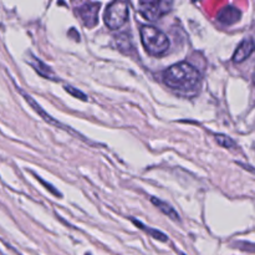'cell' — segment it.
I'll return each mask as SVG.
<instances>
[{"label": "cell", "instance_id": "5", "mask_svg": "<svg viewBox=\"0 0 255 255\" xmlns=\"http://www.w3.org/2000/svg\"><path fill=\"white\" fill-rule=\"evenodd\" d=\"M99 10L100 2H85L77 7L76 12L85 26L92 29L99 22Z\"/></svg>", "mask_w": 255, "mask_h": 255}, {"label": "cell", "instance_id": "12", "mask_svg": "<svg viewBox=\"0 0 255 255\" xmlns=\"http://www.w3.org/2000/svg\"><path fill=\"white\" fill-rule=\"evenodd\" d=\"M216 142L221 147H224V148H234L237 146L236 142L233 141V138H231L227 134H217L216 136Z\"/></svg>", "mask_w": 255, "mask_h": 255}, {"label": "cell", "instance_id": "14", "mask_svg": "<svg viewBox=\"0 0 255 255\" xmlns=\"http://www.w3.org/2000/svg\"><path fill=\"white\" fill-rule=\"evenodd\" d=\"M31 173H32V176H34L35 178L37 179V182H40V183H41L42 186H44L45 188H46L47 191L50 192V193H51V194H54V196H55V197H57V198H59V197H61V196H62V194L60 193V192L57 191V189L55 188V187L52 186V184H50V183H47V182H45L44 179L41 178V177H40V176H37V174H36V173H34V172H31Z\"/></svg>", "mask_w": 255, "mask_h": 255}, {"label": "cell", "instance_id": "13", "mask_svg": "<svg viewBox=\"0 0 255 255\" xmlns=\"http://www.w3.org/2000/svg\"><path fill=\"white\" fill-rule=\"evenodd\" d=\"M64 89L67 94L71 95V96L75 97V99H79V100H81V101H87L86 94H85V92H82L81 90L76 89V87L71 86V85H65Z\"/></svg>", "mask_w": 255, "mask_h": 255}, {"label": "cell", "instance_id": "18", "mask_svg": "<svg viewBox=\"0 0 255 255\" xmlns=\"http://www.w3.org/2000/svg\"><path fill=\"white\" fill-rule=\"evenodd\" d=\"M181 255H186V254H183V253H182V254H181Z\"/></svg>", "mask_w": 255, "mask_h": 255}, {"label": "cell", "instance_id": "6", "mask_svg": "<svg viewBox=\"0 0 255 255\" xmlns=\"http://www.w3.org/2000/svg\"><path fill=\"white\" fill-rule=\"evenodd\" d=\"M26 62L35 70V71H36V74H39L40 76L44 77V79L52 80V81H57V80H59L56 75H55V72L52 71L51 67H50L49 65L45 64L44 61H41L40 59H37L35 55L29 54Z\"/></svg>", "mask_w": 255, "mask_h": 255}, {"label": "cell", "instance_id": "19", "mask_svg": "<svg viewBox=\"0 0 255 255\" xmlns=\"http://www.w3.org/2000/svg\"><path fill=\"white\" fill-rule=\"evenodd\" d=\"M193 1H197V0H193Z\"/></svg>", "mask_w": 255, "mask_h": 255}, {"label": "cell", "instance_id": "11", "mask_svg": "<svg viewBox=\"0 0 255 255\" xmlns=\"http://www.w3.org/2000/svg\"><path fill=\"white\" fill-rule=\"evenodd\" d=\"M132 223L134 224L136 227H138L141 231L146 232L147 234H149V236L152 237L153 239H156V241H159V242H163V243H166V242H168V237L166 236V234L163 233V232L158 231V229H154V228H151V227H147L144 226L143 223H141L139 221H136V219L131 218Z\"/></svg>", "mask_w": 255, "mask_h": 255}, {"label": "cell", "instance_id": "1", "mask_svg": "<svg viewBox=\"0 0 255 255\" xmlns=\"http://www.w3.org/2000/svg\"><path fill=\"white\" fill-rule=\"evenodd\" d=\"M201 72L189 62L174 64L163 72V82L166 86L182 96L196 95L201 86Z\"/></svg>", "mask_w": 255, "mask_h": 255}, {"label": "cell", "instance_id": "9", "mask_svg": "<svg viewBox=\"0 0 255 255\" xmlns=\"http://www.w3.org/2000/svg\"><path fill=\"white\" fill-rule=\"evenodd\" d=\"M242 12L234 6H226L218 14V21L223 25H233L239 21Z\"/></svg>", "mask_w": 255, "mask_h": 255}, {"label": "cell", "instance_id": "17", "mask_svg": "<svg viewBox=\"0 0 255 255\" xmlns=\"http://www.w3.org/2000/svg\"><path fill=\"white\" fill-rule=\"evenodd\" d=\"M85 255H92V254H91V253H86Z\"/></svg>", "mask_w": 255, "mask_h": 255}, {"label": "cell", "instance_id": "16", "mask_svg": "<svg viewBox=\"0 0 255 255\" xmlns=\"http://www.w3.org/2000/svg\"><path fill=\"white\" fill-rule=\"evenodd\" d=\"M253 81H254V85H255V71H254V76H253Z\"/></svg>", "mask_w": 255, "mask_h": 255}, {"label": "cell", "instance_id": "4", "mask_svg": "<svg viewBox=\"0 0 255 255\" xmlns=\"http://www.w3.org/2000/svg\"><path fill=\"white\" fill-rule=\"evenodd\" d=\"M173 6V0H141L139 11L146 19L151 21L161 19L168 14Z\"/></svg>", "mask_w": 255, "mask_h": 255}, {"label": "cell", "instance_id": "2", "mask_svg": "<svg viewBox=\"0 0 255 255\" xmlns=\"http://www.w3.org/2000/svg\"><path fill=\"white\" fill-rule=\"evenodd\" d=\"M141 42L144 51L154 57L166 55L169 49V39L163 31L151 25L141 26Z\"/></svg>", "mask_w": 255, "mask_h": 255}, {"label": "cell", "instance_id": "15", "mask_svg": "<svg viewBox=\"0 0 255 255\" xmlns=\"http://www.w3.org/2000/svg\"><path fill=\"white\" fill-rule=\"evenodd\" d=\"M236 247H238V248L242 249V251L255 252V246H254V244L247 243V242H238V243L236 244Z\"/></svg>", "mask_w": 255, "mask_h": 255}, {"label": "cell", "instance_id": "10", "mask_svg": "<svg viewBox=\"0 0 255 255\" xmlns=\"http://www.w3.org/2000/svg\"><path fill=\"white\" fill-rule=\"evenodd\" d=\"M151 203L153 204L154 207H157V208H158L159 211L164 214V216H167L168 218H171L172 221H174V222L181 221V218H179V214L177 213V212L174 211L173 207L169 206L167 202L162 201V199L157 198V197H151Z\"/></svg>", "mask_w": 255, "mask_h": 255}, {"label": "cell", "instance_id": "8", "mask_svg": "<svg viewBox=\"0 0 255 255\" xmlns=\"http://www.w3.org/2000/svg\"><path fill=\"white\" fill-rule=\"evenodd\" d=\"M20 92H21L22 97H24V99L26 100V102H27V104H29L30 106H31V109L34 110V111L36 112L37 115H40V116H41V119H44V121H46L47 124L52 125V126L61 127V128H62V129H65V131H70V127H66V126H64V125H61V124H60V122H57L56 120H54V117H52V116H50V115L47 114V112H45L44 110H42V107L40 106V105L37 104V102L35 101V100L32 99L31 96H30V95L25 94V92H22V91H20Z\"/></svg>", "mask_w": 255, "mask_h": 255}, {"label": "cell", "instance_id": "7", "mask_svg": "<svg viewBox=\"0 0 255 255\" xmlns=\"http://www.w3.org/2000/svg\"><path fill=\"white\" fill-rule=\"evenodd\" d=\"M255 51V40L253 36L247 37L244 39L241 44L237 47L236 52L233 55V61L236 64H241V62L246 61L249 56Z\"/></svg>", "mask_w": 255, "mask_h": 255}, {"label": "cell", "instance_id": "3", "mask_svg": "<svg viewBox=\"0 0 255 255\" xmlns=\"http://www.w3.org/2000/svg\"><path fill=\"white\" fill-rule=\"evenodd\" d=\"M127 19H128V5L126 0H114L106 7L104 20L109 29H120L126 24Z\"/></svg>", "mask_w": 255, "mask_h": 255}]
</instances>
